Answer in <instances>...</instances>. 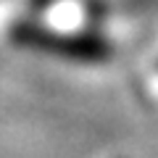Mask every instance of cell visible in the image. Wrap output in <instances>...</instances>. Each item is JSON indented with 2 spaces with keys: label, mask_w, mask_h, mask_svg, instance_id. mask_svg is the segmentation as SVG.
I'll list each match as a JSON object with an SVG mask.
<instances>
[{
  "label": "cell",
  "mask_w": 158,
  "mask_h": 158,
  "mask_svg": "<svg viewBox=\"0 0 158 158\" xmlns=\"http://www.w3.org/2000/svg\"><path fill=\"white\" fill-rule=\"evenodd\" d=\"M19 42H27L32 48L56 53V56H66L74 61H106L111 53L108 45L100 42L95 37H66V34H53L45 29H32V27H21L16 32Z\"/></svg>",
  "instance_id": "1"
}]
</instances>
